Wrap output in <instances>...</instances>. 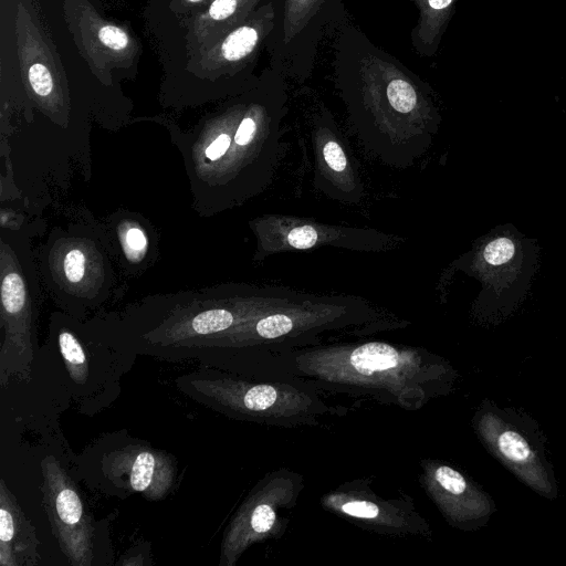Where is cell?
<instances>
[{"label": "cell", "instance_id": "obj_1", "mask_svg": "<svg viewBox=\"0 0 566 566\" xmlns=\"http://www.w3.org/2000/svg\"><path fill=\"white\" fill-rule=\"evenodd\" d=\"M282 371L316 389L367 396L407 410L447 395L457 377L443 358L385 342L333 344L280 352Z\"/></svg>", "mask_w": 566, "mask_h": 566}, {"label": "cell", "instance_id": "obj_2", "mask_svg": "<svg viewBox=\"0 0 566 566\" xmlns=\"http://www.w3.org/2000/svg\"><path fill=\"white\" fill-rule=\"evenodd\" d=\"M187 391L222 413L272 426L316 423L335 409L318 397L316 388L296 379L254 381L227 375H197Z\"/></svg>", "mask_w": 566, "mask_h": 566}, {"label": "cell", "instance_id": "obj_3", "mask_svg": "<svg viewBox=\"0 0 566 566\" xmlns=\"http://www.w3.org/2000/svg\"><path fill=\"white\" fill-rule=\"evenodd\" d=\"M473 426L488 451L521 482L544 497H557L546 439L530 416L485 400L474 416Z\"/></svg>", "mask_w": 566, "mask_h": 566}, {"label": "cell", "instance_id": "obj_4", "mask_svg": "<svg viewBox=\"0 0 566 566\" xmlns=\"http://www.w3.org/2000/svg\"><path fill=\"white\" fill-rule=\"evenodd\" d=\"M345 22L344 0H275V22L266 46L270 67L286 80L305 82L322 40Z\"/></svg>", "mask_w": 566, "mask_h": 566}, {"label": "cell", "instance_id": "obj_5", "mask_svg": "<svg viewBox=\"0 0 566 566\" xmlns=\"http://www.w3.org/2000/svg\"><path fill=\"white\" fill-rule=\"evenodd\" d=\"M303 488L302 476L286 469L262 479L227 526L219 565L233 566L252 544L280 537L289 523L283 514L296 504Z\"/></svg>", "mask_w": 566, "mask_h": 566}, {"label": "cell", "instance_id": "obj_6", "mask_svg": "<svg viewBox=\"0 0 566 566\" xmlns=\"http://www.w3.org/2000/svg\"><path fill=\"white\" fill-rule=\"evenodd\" d=\"M42 492L53 535L73 566H90L93 559V524L73 480L59 461L42 460Z\"/></svg>", "mask_w": 566, "mask_h": 566}, {"label": "cell", "instance_id": "obj_7", "mask_svg": "<svg viewBox=\"0 0 566 566\" xmlns=\"http://www.w3.org/2000/svg\"><path fill=\"white\" fill-rule=\"evenodd\" d=\"M419 481L447 522L459 530L483 526L495 511L488 493L446 463L423 461Z\"/></svg>", "mask_w": 566, "mask_h": 566}, {"label": "cell", "instance_id": "obj_8", "mask_svg": "<svg viewBox=\"0 0 566 566\" xmlns=\"http://www.w3.org/2000/svg\"><path fill=\"white\" fill-rule=\"evenodd\" d=\"M322 505L332 512L346 515L365 524L367 528L388 535L430 533L427 522L416 512L409 500H384L369 488L349 483L339 485L324 496Z\"/></svg>", "mask_w": 566, "mask_h": 566}, {"label": "cell", "instance_id": "obj_9", "mask_svg": "<svg viewBox=\"0 0 566 566\" xmlns=\"http://www.w3.org/2000/svg\"><path fill=\"white\" fill-rule=\"evenodd\" d=\"M176 461L160 450L129 444L111 453L106 461L108 476L123 478L126 486L148 500L158 501L168 495L176 482Z\"/></svg>", "mask_w": 566, "mask_h": 566}, {"label": "cell", "instance_id": "obj_10", "mask_svg": "<svg viewBox=\"0 0 566 566\" xmlns=\"http://www.w3.org/2000/svg\"><path fill=\"white\" fill-rule=\"evenodd\" d=\"M35 532L17 500L0 481V565H34L39 557Z\"/></svg>", "mask_w": 566, "mask_h": 566}, {"label": "cell", "instance_id": "obj_11", "mask_svg": "<svg viewBox=\"0 0 566 566\" xmlns=\"http://www.w3.org/2000/svg\"><path fill=\"white\" fill-rule=\"evenodd\" d=\"M401 1L413 3L418 11L417 22L410 33L411 46L415 53L422 57L434 56L454 13L455 4L460 0Z\"/></svg>", "mask_w": 566, "mask_h": 566}, {"label": "cell", "instance_id": "obj_12", "mask_svg": "<svg viewBox=\"0 0 566 566\" xmlns=\"http://www.w3.org/2000/svg\"><path fill=\"white\" fill-rule=\"evenodd\" d=\"M59 347L72 380L84 384L88 375V361L80 340L67 331L59 334Z\"/></svg>", "mask_w": 566, "mask_h": 566}, {"label": "cell", "instance_id": "obj_13", "mask_svg": "<svg viewBox=\"0 0 566 566\" xmlns=\"http://www.w3.org/2000/svg\"><path fill=\"white\" fill-rule=\"evenodd\" d=\"M234 324L233 314L224 308H213L197 314L190 322L193 335L207 336L229 329Z\"/></svg>", "mask_w": 566, "mask_h": 566}, {"label": "cell", "instance_id": "obj_14", "mask_svg": "<svg viewBox=\"0 0 566 566\" xmlns=\"http://www.w3.org/2000/svg\"><path fill=\"white\" fill-rule=\"evenodd\" d=\"M1 300L3 310L9 317L20 314L25 304V289L19 274L11 272L3 276Z\"/></svg>", "mask_w": 566, "mask_h": 566}, {"label": "cell", "instance_id": "obj_15", "mask_svg": "<svg viewBox=\"0 0 566 566\" xmlns=\"http://www.w3.org/2000/svg\"><path fill=\"white\" fill-rule=\"evenodd\" d=\"M515 247L512 240L499 238L486 244L483 258L491 265H501L512 259Z\"/></svg>", "mask_w": 566, "mask_h": 566}, {"label": "cell", "instance_id": "obj_16", "mask_svg": "<svg viewBox=\"0 0 566 566\" xmlns=\"http://www.w3.org/2000/svg\"><path fill=\"white\" fill-rule=\"evenodd\" d=\"M29 82L39 96L45 97L51 94L53 81L48 67L41 63H34L29 69Z\"/></svg>", "mask_w": 566, "mask_h": 566}, {"label": "cell", "instance_id": "obj_17", "mask_svg": "<svg viewBox=\"0 0 566 566\" xmlns=\"http://www.w3.org/2000/svg\"><path fill=\"white\" fill-rule=\"evenodd\" d=\"M64 274L71 283L80 282L85 274V255L78 249H72L64 258Z\"/></svg>", "mask_w": 566, "mask_h": 566}, {"label": "cell", "instance_id": "obj_18", "mask_svg": "<svg viewBox=\"0 0 566 566\" xmlns=\"http://www.w3.org/2000/svg\"><path fill=\"white\" fill-rule=\"evenodd\" d=\"M99 41L107 48L120 51L124 50L129 39L126 32L115 25H104L98 31Z\"/></svg>", "mask_w": 566, "mask_h": 566}, {"label": "cell", "instance_id": "obj_19", "mask_svg": "<svg viewBox=\"0 0 566 566\" xmlns=\"http://www.w3.org/2000/svg\"><path fill=\"white\" fill-rule=\"evenodd\" d=\"M317 241V232L312 226H301L287 234V243L298 250L312 248Z\"/></svg>", "mask_w": 566, "mask_h": 566}, {"label": "cell", "instance_id": "obj_20", "mask_svg": "<svg viewBox=\"0 0 566 566\" xmlns=\"http://www.w3.org/2000/svg\"><path fill=\"white\" fill-rule=\"evenodd\" d=\"M323 155L326 164L331 169L337 172L345 170L347 166V159L338 143L334 140L326 143L323 148Z\"/></svg>", "mask_w": 566, "mask_h": 566}, {"label": "cell", "instance_id": "obj_21", "mask_svg": "<svg viewBox=\"0 0 566 566\" xmlns=\"http://www.w3.org/2000/svg\"><path fill=\"white\" fill-rule=\"evenodd\" d=\"M254 105H255V112H256V117H258L256 102L254 103ZM256 117L249 115V116H245L241 120V123L239 124L238 129L235 132V135H234V142L238 145H240V146L248 145L253 139L254 134L258 128Z\"/></svg>", "mask_w": 566, "mask_h": 566}, {"label": "cell", "instance_id": "obj_22", "mask_svg": "<svg viewBox=\"0 0 566 566\" xmlns=\"http://www.w3.org/2000/svg\"><path fill=\"white\" fill-rule=\"evenodd\" d=\"M231 137L228 134L219 135L206 149V156L210 160L221 158L229 149Z\"/></svg>", "mask_w": 566, "mask_h": 566}, {"label": "cell", "instance_id": "obj_23", "mask_svg": "<svg viewBox=\"0 0 566 566\" xmlns=\"http://www.w3.org/2000/svg\"><path fill=\"white\" fill-rule=\"evenodd\" d=\"M126 245L130 251L140 252L147 247L144 232L138 228H130L125 237Z\"/></svg>", "mask_w": 566, "mask_h": 566}, {"label": "cell", "instance_id": "obj_24", "mask_svg": "<svg viewBox=\"0 0 566 566\" xmlns=\"http://www.w3.org/2000/svg\"><path fill=\"white\" fill-rule=\"evenodd\" d=\"M190 2H198V1H201V0H188Z\"/></svg>", "mask_w": 566, "mask_h": 566}]
</instances>
